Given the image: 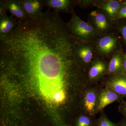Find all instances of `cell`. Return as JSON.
I'll list each match as a JSON object with an SVG mask.
<instances>
[{"label":"cell","mask_w":126,"mask_h":126,"mask_svg":"<svg viewBox=\"0 0 126 126\" xmlns=\"http://www.w3.org/2000/svg\"><path fill=\"white\" fill-rule=\"evenodd\" d=\"M72 14L71 19L66 24L69 32L76 40L83 43H92L99 36L90 23L82 20L75 12Z\"/></svg>","instance_id":"obj_1"},{"label":"cell","mask_w":126,"mask_h":126,"mask_svg":"<svg viewBox=\"0 0 126 126\" xmlns=\"http://www.w3.org/2000/svg\"><path fill=\"white\" fill-rule=\"evenodd\" d=\"M92 45L95 53L102 57L111 56L117 50L119 40L113 32L100 35L94 40Z\"/></svg>","instance_id":"obj_2"},{"label":"cell","mask_w":126,"mask_h":126,"mask_svg":"<svg viewBox=\"0 0 126 126\" xmlns=\"http://www.w3.org/2000/svg\"><path fill=\"white\" fill-rule=\"evenodd\" d=\"M112 21L98 9L90 12L88 22L94 27L100 36L110 32L112 27Z\"/></svg>","instance_id":"obj_3"},{"label":"cell","mask_w":126,"mask_h":126,"mask_svg":"<svg viewBox=\"0 0 126 126\" xmlns=\"http://www.w3.org/2000/svg\"><path fill=\"white\" fill-rule=\"evenodd\" d=\"M90 44L83 43L75 39V53L79 60L86 67L90 65L94 59L95 52L92 45Z\"/></svg>","instance_id":"obj_4"},{"label":"cell","mask_w":126,"mask_h":126,"mask_svg":"<svg viewBox=\"0 0 126 126\" xmlns=\"http://www.w3.org/2000/svg\"><path fill=\"white\" fill-rule=\"evenodd\" d=\"M93 5L105 14L109 20L113 21L119 9L123 5L120 1L116 0L94 1Z\"/></svg>","instance_id":"obj_5"},{"label":"cell","mask_w":126,"mask_h":126,"mask_svg":"<svg viewBox=\"0 0 126 126\" xmlns=\"http://www.w3.org/2000/svg\"><path fill=\"white\" fill-rule=\"evenodd\" d=\"M1 1L7 10L10 12L11 16L15 18L19 23H23L30 19L20 0H1Z\"/></svg>","instance_id":"obj_6"},{"label":"cell","mask_w":126,"mask_h":126,"mask_svg":"<svg viewBox=\"0 0 126 126\" xmlns=\"http://www.w3.org/2000/svg\"><path fill=\"white\" fill-rule=\"evenodd\" d=\"M44 6L54 11L72 14L77 5V0H43Z\"/></svg>","instance_id":"obj_7"},{"label":"cell","mask_w":126,"mask_h":126,"mask_svg":"<svg viewBox=\"0 0 126 126\" xmlns=\"http://www.w3.org/2000/svg\"><path fill=\"white\" fill-rule=\"evenodd\" d=\"M99 94L98 92L95 89H88L83 97L84 108L86 113L90 117L94 116L97 112Z\"/></svg>","instance_id":"obj_8"},{"label":"cell","mask_w":126,"mask_h":126,"mask_svg":"<svg viewBox=\"0 0 126 126\" xmlns=\"http://www.w3.org/2000/svg\"><path fill=\"white\" fill-rule=\"evenodd\" d=\"M108 66L107 63L102 59H94L90 65L87 73L89 81L98 80L107 73Z\"/></svg>","instance_id":"obj_9"},{"label":"cell","mask_w":126,"mask_h":126,"mask_svg":"<svg viewBox=\"0 0 126 126\" xmlns=\"http://www.w3.org/2000/svg\"><path fill=\"white\" fill-rule=\"evenodd\" d=\"M29 18H37L43 13V0H20Z\"/></svg>","instance_id":"obj_10"},{"label":"cell","mask_w":126,"mask_h":126,"mask_svg":"<svg viewBox=\"0 0 126 126\" xmlns=\"http://www.w3.org/2000/svg\"><path fill=\"white\" fill-rule=\"evenodd\" d=\"M107 86L121 96L126 98V75L122 72L112 76Z\"/></svg>","instance_id":"obj_11"},{"label":"cell","mask_w":126,"mask_h":126,"mask_svg":"<svg viewBox=\"0 0 126 126\" xmlns=\"http://www.w3.org/2000/svg\"><path fill=\"white\" fill-rule=\"evenodd\" d=\"M122 97L109 88L103 90L98 96L97 112L102 110L109 104L121 99Z\"/></svg>","instance_id":"obj_12"},{"label":"cell","mask_w":126,"mask_h":126,"mask_svg":"<svg viewBox=\"0 0 126 126\" xmlns=\"http://www.w3.org/2000/svg\"><path fill=\"white\" fill-rule=\"evenodd\" d=\"M17 20L12 16L5 15L0 18V39L4 38L11 33L17 24Z\"/></svg>","instance_id":"obj_13"},{"label":"cell","mask_w":126,"mask_h":126,"mask_svg":"<svg viewBox=\"0 0 126 126\" xmlns=\"http://www.w3.org/2000/svg\"><path fill=\"white\" fill-rule=\"evenodd\" d=\"M123 61V55L120 51H116L111 56L108 66V73L113 76L122 73Z\"/></svg>","instance_id":"obj_14"},{"label":"cell","mask_w":126,"mask_h":126,"mask_svg":"<svg viewBox=\"0 0 126 126\" xmlns=\"http://www.w3.org/2000/svg\"><path fill=\"white\" fill-rule=\"evenodd\" d=\"M96 121L92 119L90 116L83 115L77 119L75 126H95Z\"/></svg>","instance_id":"obj_15"},{"label":"cell","mask_w":126,"mask_h":126,"mask_svg":"<svg viewBox=\"0 0 126 126\" xmlns=\"http://www.w3.org/2000/svg\"><path fill=\"white\" fill-rule=\"evenodd\" d=\"M117 124L111 122L106 116H102L96 121L95 126H116Z\"/></svg>","instance_id":"obj_16"},{"label":"cell","mask_w":126,"mask_h":126,"mask_svg":"<svg viewBox=\"0 0 126 126\" xmlns=\"http://www.w3.org/2000/svg\"><path fill=\"white\" fill-rule=\"evenodd\" d=\"M123 18H126V9L123 5L118 12L115 20Z\"/></svg>","instance_id":"obj_17"},{"label":"cell","mask_w":126,"mask_h":126,"mask_svg":"<svg viewBox=\"0 0 126 126\" xmlns=\"http://www.w3.org/2000/svg\"><path fill=\"white\" fill-rule=\"evenodd\" d=\"M7 9L5 6L3 4L1 0L0 1V18L7 15L6 12Z\"/></svg>","instance_id":"obj_18"},{"label":"cell","mask_w":126,"mask_h":126,"mask_svg":"<svg viewBox=\"0 0 126 126\" xmlns=\"http://www.w3.org/2000/svg\"><path fill=\"white\" fill-rule=\"evenodd\" d=\"M119 110L126 119V102H123L119 107Z\"/></svg>","instance_id":"obj_19"},{"label":"cell","mask_w":126,"mask_h":126,"mask_svg":"<svg viewBox=\"0 0 126 126\" xmlns=\"http://www.w3.org/2000/svg\"><path fill=\"white\" fill-rule=\"evenodd\" d=\"M120 31L123 39L126 43V25L121 27L120 29Z\"/></svg>","instance_id":"obj_20"},{"label":"cell","mask_w":126,"mask_h":126,"mask_svg":"<svg viewBox=\"0 0 126 126\" xmlns=\"http://www.w3.org/2000/svg\"><path fill=\"white\" fill-rule=\"evenodd\" d=\"M122 72L126 75V53L123 55Z\"/></svg>","instance_id":"obj_21"},{"label":"cell","mask_w":126,"mask_h":126,"mask_svg":"<svg viewBox=\"0 0 126 126\" xmlns=\"http://www.w3.org/2000/svg\"><path fill=\"white\" fill-rule=\"evenodd\" d=\"M116 126H126V119H122L119 123L117 124Z\"/></svg>","instance_id":"obj_22"},{"label":"cell","mask_w":126,"mask_h":126,"mask_svg":"<svg viewBox=\"0 0 126 126\" xmlns=\"http://www.w3.org/2000/svg\"><path fill=\"white\" fill-rule=\"evenodd\" d=\"M122 4L123 5H126V1H124V2H123V3H122Z\"/></svg>","instance_id":"obj_23"},{"label":"cell","mask_w":126,"mask_h":126,"mask_svg":"<svg viewBox=\"0 0 126 126\" xmlns=\"http://www.w3.org/2000/svg\"></svg>","instance_id":"obj_24"}]
</instances>
